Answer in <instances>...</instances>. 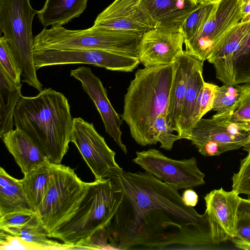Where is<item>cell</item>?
<instances>
[{"label":"cell","instance_id":"6da1fadb","mask_svg":"<svg viewBox=\"0 0 250 250\" xmlns=\"http://www.w3.org/2000/svg\"><path fill=\"white\" fill-rule=\"evenodd\" d=\"M107 178L123 194L106 228L112 250L216 249L207 214L186 206L178 190L146 171L124 170Z\"/></svg>","mask_w":250,"mask_h":250},{"label":"cell","instance_id":"7a4b0ae2","mask_svg":"<svg viewBox=\"0 0 250 250\" xmlns=\"http://www.w3.org/2000/svg\"><path fill=\"white\" fill-rule=\"evenodd\" d=\"M73 120L67 99L51 88H45L35 96L22 95L14 115L16 128L55 164L61 163L68 151Z\"/></svg>","mask_w":250,"mask_h":250},{"label":"cell","instance_id":"3957f363","mask_svg":"<svg viewBox=\"0 0 250 250\" xmlns=\"http://www.w3.org/2000/svg\"><path fill=\"white\" fill-rule=\"evenodd\" d=\"M173 74V63L145 67L136 72L127 89L121 117L141 146L155 144L153 125L160 115H167Z\"/></svg>","mask_w":250,"mask_h":250},{"label":"cell","instance_id":"277c9868","mask_svg":"<svg viewBox=\"0 0 250 250\" xmlns=\"http://www.w3.org/2000/svg\"><path fill=\"white\" fill-rule=\"evenodd\" d=\"M122 190L109 178L88 183L86 194L73 216L48 234L78 249L96 231L105 229L121 202Z\"/></svg>","mask_w":250,"mask_h":250},{"label":"cell","instance_id":"5b68a950","mask_svg":"<svg viewBox=\"0 0 250 250\" xmlns=\"http://www.w3.org/2000/svg\"><path fill=\"white\" fill-rule=\"evenodd\" d=\"M143 34L102 26L84 30H68L52 26L34 38L33 51L50 49H96L138 59Z\"/></svg>","mask_w":250,"mask_h":250},{"label":"cell","instance_id":"8992f818","mask_svg":"<svg viewBox=\"0 0 250 250\" xmlns=\"http://www.w3.org/2000/svg\"><path fill=\"white\" fill-rule=\"evenodd\" d=\"M30 0H0V29L22 68V81L39 91L42 85L36 74L33 53V18L38 10Z\"/></svg>","mask_w":250,"mask_h":250},{"label":"cell","instance_id":"52a82bcc","mask_svg":"<svg viewBox=\"0 0 250 250\" xmlns=\"http://www.w3.org/2000/svg\"><path fill=\"white\" fill-rule=\"evenodd\" d=\"M50 166L51 185L36 211L48 234L73 216L88 188L69 167Z\"/></svg>","mask_w":250,"mask_h":250},{"label":"cell","instance_id":"ba28073f","mask_svg":"<svg viewBox=\"0 0 250 250\" xmlns=\"http://www.w3.org/2000/svg\"><path fill=\"white\" fill-rule=\"evenodd\" d=\"M190 140L204 156L220 155L245 147L250 143V125L212 116L200 119L192 128Z\"/></svg>","mask_w":250,"mask_h":250},{"label":"cell","instance_id":"9c48e42d","mask_svg":"<svg viewBox=\"0 0 250 250\" xmlns=\"http://www.w3.org/2000/svg\"><path fill=\"white\" fill-rule=\"evenodd\" d=\"M136 155L132 159L134 163L176 189L190 188L205 183V175L194 157L174 160L155 148L136 151Z\"/></svg>","mask_w":250,"mask_h":250},{"label":"cell","instance_id":"30bf717a","mask_svg":"<svg viewBox=\"0 0 250 250\" xmlns=\"http://www.w3.org/2000/svg\"><path fill=\"white\" fill-rule=\"evenodd\" d=\"M71 142L78 148L95 180L107 178L124 171L115 161L116 153L109 147L93 123L80 117L73 118Z\"/></svg>","mask_w":250,"mask_h":250},{"label":"cell","instance_id":"8fae6325","mask_svg":"<svg viewBox=\"0 0 250 250\" xmlns=\"http://www.w3.org/2000/svg\"><path fill=\"white\" fill-rule=\"evenodd\" d=\"M33 53L36 70L47 66L82 63L130 72L140 63L138 58L101 50L45 49Z\"/></svg>","mask_w":250,"mask_h":250},{"label":"cell","instance_id":"7c38bea8","mask_svg":"<svg viewBox=\"0 0 250 250\" xmlns=\"http://www.w3.org/2000/svg\"><path fill=\"white\" fill-rule=\"evenodd\" d=\"M241 20L238 0H220L212 16L198 33L184 42L186 51L196 58L207 60L225 34Z\"/></svg>","mask_w":250,"mask_h":250},{"label":"cell","instance_id":"4fadbf2b","mask_svg":"<svg viewBox=\"0 0 250 250\" xmlns=\"http://www.w3.org/2000/svg\"><path fill=\"white\" fill-rule=\"evenodd\" d=\"M240 197L232 189H214L204 197L214 244L231 240L234 236Z\"/></svg>","mask_w":250,"mask_h":250},{"label":"cell","instance_id":"5bb4252c","mask_svg":"<svg viewBox=\"0 0 250 250\" xmlns=\"http://www.w3.org/2000/svg\"><path fill=\"white\" fill-rule=\"evenodd\" d=\"M70 76L81 83L83 90L95 104L104 123L106 132L114 140L125 154H127L126 146L122 141V132L120 127L122 119L110 103L100 79L96 76L91 69L81 66L70 71Z\"/></svg>","mask_w":250,"mask_h":250},{"label":"cell","instance_id":"9a60e30c","mask_svg":"<svg viewBox=\"0 0 250 250\" xmlns=\"http://www.w3.org/2000/svg\"><path fill=\"white\" fill-rule=\"evenodd\" d=\"M184 43L181 32L153 28L142 35L138 59L145 67L169 64L183 51Z\"/></svg>","mask_w":250,"mask_h":250},{"label":"cell","instance_id":"2e32d148","mask_svg":"<svg viewBox=\"0 0 250 250\" xmlns=\"http://www.w3.org/2000/svg\"><path fill=\"white\" fill-rule=\"evenodd\" d=\"M139 3L140 0H115L98 15L93 26L143 34L154 27Z\"/></svg>","mask_w":250,"mask_h":250},{"label":"cell","instance_id":"e0dca14e","mask_svg":"<svg viewBox=\"0 0 250 250\" xmlns=\"http://www.w3.org/2000/svg\"><path fill=\"white\" fill-rule=\"evenodd\" d=\"M198 4L194 0H140L139 3L154 28L173 32H181Z\"/></svg>","mask_w":250,"mask_h":250},{"label":"cell","instance_id":"ac0fdd59","mask_svg":"<svg viewBox=\"0 0 250 250\" xmlns=\"http://www.w3.org/2000/svg\"><path fill=\"white\" fill-rule=\"evenodd\" d=\"M250 34V20L237 23L222 37L207 60L213 65L216 78L224 84H232L234 55Z\"/></svg>","mask_w":250,"mask_h":250},{"label":"cell","instance_id":"d6986e66","mask_svg":"<svg viewBox=\"0 0 250 250\" xmlns=\"http://www.w3.org/2000/svg\"><path fill=\"white\" fill-rule=\"evenodd\" d=\"M196 59L183 50L172 63L174 74L169 95L167 120L175 131L178 127L188 82Z\"/></svg>","mask_w":250,"mask_h":250},{"label":"cell","instance_id":"ffe728a7","mask_svg":"<svg viewBox=\"0 0 250 250\" xmlns=\"http://www.w3.org/2000/svg\"><path fill=\"white\" fill-rule=\"evenodd\" d=\"M203 62L196 59L188 82L176 131L183 139H188L192 128L199 120L200 98L205 83L203 76Z\"/></svg>","mask_w":250,"mask_h":250},{"label":"cell","instance_id":"44dd1931","mask_svg":"<svg viewBox=\"0 0 250 250\" xmlns=\"http://www.w3.org/2000/svg\"><path fill=\"white\" fill-rule=\"evenodd\" d=\"M1 139L24 175L48 161L32 140L17 128L4 134Z\"/></svg>","mask_w":250,"mask_h":250},{"label":"cell","instance_id":"7402d4cb","mask_svg":"<svg viewBox=\"0 0 250 250\" xmlns=\"http://www.w3.org/2000/svg\"><path fill=\"white\" fill-rule=\"evenodd\" d=\"M87 0H46L43 7L38 11V18L43 28L62 26L83 12Z\"/></svg>","mask_w":250,"mask_h":250},{"label":"cell","instance_id":"603a6c76","mask_svg":"<svg viewBox=\"0 0 250 250\" xmlns=\"http://www.w3.org/2000/svg\"><path fill=\"white\" fill-rule=\"evenodd\" d=\"M20 210H33L20 180L0 168V217Z\"/></svg>","mask_w":250,"mask_h":250},{"label":"cell","instance_id":"cb8c5ba5","mask_svg":"<svg viewBox=\"0 0 250 250\" xmlns=\"http://www.w3.org/2000/svg\"><path fill=\"white\" fill-rule=\"evenodd\" d=\"M22 84H16L0 67V137L13 129L16 106L22 96Z\"/></svg>","mask_w":250,"mask_h":250},{"label":"cell","instance_id":"d4e9b609","mask_svg":"<svg viewBox=\"0 0 250 250\" xmlns=\"http://www.w3.org/2000/svg\"><path fill=\"white\" fill-rule=\"evenodd\" d=\"M24 175L20 183L33 210L36 211L51 185L50 162L47 161Z\"/></svg>","mask_w":250,"mask_h":250},{"label":"cell","instance_id":"484cf974","mask_svg":"<svg viewBox=\"0 0 250 250\" xmlns=\"http://www.w3.org/2000/svg\"><path fill=\"white\" fill-rule=\"evenodd\" d=\"M7 233L38 246L42 250H71L72 247L61 244L48 238V233L39 215L25 225L0 229Z\"/></svg>","mask_w":250,"mask_h":250},{"label":"cell","instance_id":"4316f807","mask_svg":"<svg viewBox=\"0 0 250 250\" xmlns=\"http://www.w3.org/2000/svg\"><path fill=\"white\" fill-rule=\"evenodd\" d=\"M217 2H205L198 3L185 21L181 29L184 42L195 36L205 23L214 14Z\"/></svg>","mask_w":250,"mask_h":250},{"label":"cell","instance_id":"83f0119b","mask_svg":"<svg viewBox=\"0 0 250 250\" xmlns=\"http://www.w3.org/2000/svg\"><path fill=\"white\" fill-rule=\"evenodd\" d=\"M250 83V34L235 53L232 62V84Z\"/></svg>","mask_w":250,"mask_h":250},{"label":"cell","instance_id":"f1b7e54d","mask_svg":"<svg viewBox=\"0 0 250 250\" xmlns=\"http://www.w3.org/2000/svg\"><path fill=\"white\" fill-rule=\"evenodd\" d=\"M242 85L224 84L216 86L212 110L216 111L213 115L217 117L230 110L238 101Z\"/></svg>","mask_w":250,"mask_h":250},{"label":"cell","instance_id":"f546056e","mask_svg":"<svg viewBox=\"0 0 250 250\" xmlns=\"http://www.w3.org/2000/svg\"><path fill=\"white\" fill-rule=\"evenodd\" d=\"M215 117L233 123L250 121V83L242 85L240 97L230 110Z\"/></svg>","mask_w":250,"mask_h":250},{"label":"cell","instance_id":"4dcf8cb0","mask_svg":"<svg viewBox=\"0 0 250 250\" xmlns=\"http://www.w3.org/2000/svg\"><path fill=\"white\" fill-rule=\"evenodd\" d=\"M0 67L16 84H21L22 68L3 36L0 38Z\"/></svg>","mask_w":250,"mask_h":250},{"label":"cell","instance_id":"1f68e13d","mask_svg":"<svg viewBox=\"0 0 250 250\" xmlns=\"http://www.w3.org/2000/svg\"><path fill=\"white\" fill-rule=\"evenodd\" d=\"M174 131V128L167 120V115H160L156 119L153 128L155 144L159 142L161 148L171 150L175 141L183 139L178 134H173Z\"/></svg>","mask_w":250,"mask_h":250},{"label":"cell","instance_id":"d6a6232c","mask_svg":"<svg viewBox=\"0 0 250 250\" xmlns=\"http://www.w3.org/2000/svg\"><path fill=\"white\" fill-rule=\"evenodd\" d=\"M243 149L248 154L241 160L238 171L234 173L231 178L232 189L238 194L250 196V143Z\"/></svg>","mask_w":250,"mask_h":250},{"label":"cell","instance_id":"836d02e7","mask_svg":"<svg viewBox=\"0 0 250 250\" xmlns=\"http://www.w3.org/2000/svg\"><path fill=\"white\" fill-rule=\"evenodd\" d=\"M240 249L250 250V216L238 211L236 229L231 240Z\"/></svg>","mask_w":250,"mask_h":250},{"label":"cell","instance_id":"e575fe53","mask_svg":"<svg viewBox=\"0 0 250 250\" xmlns=\"http://www.w3.org/2000/svg\"><path fill=\"white\" fill-rule=\"evenodd\" d=\"M38 215L33 210H20L0 217V229L20 227L25 225Z\"/></svg>","mask_w":250,"mask_h":250},{"label":"cell","instance_id":"d590c367","mask_svg":"<svg viewBox=\"0 0 250 250\" xmlns=\"http://www.w3.org/2000/svg\"><path fill=\"white\" fill-rule=\"evenodd\" d=\"M216 86L213 83H204L200 98L199 120L212 110Z\"/></svg>","mask_w":250,"mask_h":250},{"label":"cell","instance_id":"8d00e7d4","mask_svg":"<svg viewBox=\"0 0 250 250\" xmlns=\"http://www.w3.org/2000/svg\"><path fill=\"white\" fill-rule=\"evenodd\" d=\"M182 198L184 204L189 207H194L198 202L197 194L190 188H187L184 191Z\"/></svg>","mask_w":250,"mask_h":250},{"label":"cell","instance_id":"74e56055","mask_svg":"<svg viewBox=\"0 0 250 250\" xmlns=\"http://www.w3.org/2000/svg\"><path fill=\"white\" fill-rule=\"evenodd\" d=\"M241 10V20L244 22L250 20V0H238Z\"/></svg>","mask_w":250,"mask_h":250},{"label":"cell","instance_id":"f35d334b","mask_svg":"<svg viewBox=\"0 0 250 250\" xmlns=\"http://www.w3.org/2000/svg\"><path fill=\"white\" fill-rule=\"evenodd\" d=\"M238 211L245 213L250 216V199L240 197Z\"/></svg>","mask_w":250,"mask_h":250},{"label":"cell","instance_id":"ab89813d","mask_svg":"<svg viewBox=\"0 0 250 250\" xmlns=\"http://www.w3.org/2000/svg\"><path fill=\"white\" fill-rule=\"evenodd\" d=\"M198 3H203L205 2H209V0H197Z\"/></svg>","mask_w":250,"mask_h":250},{"label":"cell","instance_id":"60d3db41","mask_svg":"<svg viewBox=\"0 0 250 250\" xmlns=\"http://www.w3.org/2000/svg\"><path fill=\"white\" fill-rule=\"evenodd\" d=\"M220 0H209V2H217Z\"/></svg>","mask_w":250,"mask_h":250},{"label":"cell","instance_id":"b9f144b4","mask_svg":"<svg viewBox=\"0 0 250 250\" xmlns=\"http://www.w3.org/2000/svg\"><path fill=\"white\" fill-rule=\"evenodd\" d=\"M246 123H249V124H250V121H249V122H246Z\"/></svg>","mask_w":250,"mask_h":250},{"label":"cell","instance_id":"7bdbcfd3","mask_svg":"<svg viewBox=\"0 0 250 250\" xmlns=\"http://www.w3.org/2000/svg\"><path fill=\"white\" fill-rule=\"evenodd\" d=\"M194 0L196 1H197V2H198L197 0Z\"/></svg>","mask_w":250,"mask_h":250}]
</instances>
